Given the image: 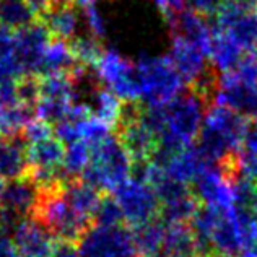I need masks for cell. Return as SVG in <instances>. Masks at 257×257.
<instances>
[{"instance_id": "obj_1", "label": "cell", "mask_w": 257, "mask_h": 257, "mask_svg": "<svg viewBox=\"0 0 257 257\" xmlns=\"http://www.w3.org/2000/svg\"><path fill=\"white\" fill-rule=\"evenodd\" d=\"M170 131L186 144H194L205 122L207 109L184 86L163 104Z\"/></svg>"}, {"instance_id": "obj_2", "label": "cell", "mask_w": 257, "mask_h": 257, "mask_svg": "<svg viewBox=\"0 0 257 257\" xmlns=\"http://www.w3.org/2000/svg\"><path fill=\"white\" fill-rule=\"evenodd\" d=\"M78 249L82 257H140L128 226H93Z\"/></svg>"}, {"instance_id": "obj_3", "label": "cell", "mask_w": 257, "mask_h": 257, "mask_svg": "<svg viewBox=\"0 0 257 257\" xmlns=\"http://www.w3.org/2000/svg\"><path fill=\"white\" fill-rule=\"evenodd\" d=\"M112 194L122 208L128 228L144 225L158 216L161 204L152 186L137 184L128 179L117 189H114Z\"/></svg>"}, {"instance_id": "obj_4", "label": "cell", "mask_w": 257, "mask_h": 257, "mask_svg": "<svg viewBox=\"0 0 257 257\" xmlns=\"http://www.w3.org/2000/svg\"><path fill=\"white\" fill-rule=\"evenodd\" d=\"M144 96L148 104H165L181 90L182 78L170 59H150L140 65Z\"/></svg>"}, {"instance_id": "obj_5", "label": "cell", "mask_w": 257, "mask_h": 257, "mask_svg": "<svg viewBox=\"0 0 257 257\" xmlns=\"http://www.w3.org/2000/svg\"><path fill=\"white\" fill-rule=\"evenodd\" d=\"M39 194L41 186L28 173L7 182L0 194V205L4 212H9L22 220H28L38 204Z\"/></svg>"}, {"instance_id": "obj_6", "label": "cell", "mask_w": 257, "mask_h": 257, "mask_svg": "<svg viewBox=\"0 0 257 257\" xmlns=\"http://www.w3.org/2000/svg\"><path fill=\"white\" fill-rule=\"evenodd\" d=\"M30 145L25 131L0 137V178L12 181L30 173Z\"/></svg>"}, {"instance_id": "obj_7", "label": "cell", "mask_w": 257, "mask_h": 257, "mask_svg": "<svg viewBox=\"0 0 257 257\" xmlns=\"http://www.w3.org/2000/svg\"><path fill=\"white\" fill-rule=\"evenodd\" d=\"M221 104L238 112L247 120L257 119V85L246 83L231 73L223 78Z\"/></svg>"}, {"instance_id": "obj_8", "label": "cell", "mask_w": 257, "mask_h": 257, "mask_svg": "<svg viewBox=\"0 0 257 257\" xmlns=\"http://www.w3.org/2000/svg\"><path fill=\"white\" fill-rule=\"evenodd\" d=\"M56 239L35 220H25L13 231V247L20 257H51Z\"/></svg>"}, {"instance_id": "obj_9", "label": "cell", "mask_w": 257, "mask_h": 257, "mask_svg": "<svg viewBox=\"0 0 257 257\" xmlns=\"http://www.w3.org/2000/svg\"><path fill=\"white\" fill-rule=\"evenodd\" d=\"M221 83H223L221 70L210 57H207L205 64L189 80L186 88L204 104V107L208 112L212 107L216 106V101L220 99Z\"/></svg>"}, {"instance_id": "obj_10", "label": "cell", "mask_w": 257, "mask_h": 257, "mask_svg": "<svg viewBox=\"0 0 257 257\" xmlns=\"http://www.w3.org/2000/svg\"><path fill=\"white\" fill-rule=\"evenodd\" d=\"M166 225L158 216L152 221H147L144 225L131 228L132 238L135 242L140 257H155L161 249L166 233Z\"/></svg>"}, {"instance_id": "obj_11", "label": "cell", "mask_w": 257, "mask_h": 257, "mask_svg": "<svg viewBox=\"0 0 257 257\" xmlns=\"http://www.w3.org/2000/svg\"><path fill=\"white\" fill-rule=\"evenodd\" d=\"M38 22L28 0H0V26L7 31H22Z\"/></svg>"}, {"instance_id": "obj_12", "label": "cell", "mask_w": 257, "mask_h": 257, "mask_svg": "<svg viewBox=\"0 0 257 257\" xmlns=\"http://www.w3.org/2000/svg\"><path fill=\"white\" fill-rule=\"evenodd\" d=\"M208 54L220 70L233 73L246 52L225 33H220V35L212 36L210 44H208Z\"/></svg>"}, {"instance_id": "obj_13", "label": "cell", "mask_w": 257, "mask_h": 257, "mask_svg": "<svg viewBox=\"0 0 257 257\" xmlns=\"http://www.w3.org/2000/svg\"><path fill=\"white\" fill-rule=\"evenodd\" d=\"M204 52L205 51L199 49V47L176 43L170 60L174 65L176 72L179 73V77L182 80H186V82H189V80L202 69V65L205 64L207 57L204 56Z\"/></svg>"}, {"instance_id": "obj_14", "label": "cell", "mask_w": 257, "mask_h": 257, "mask_svg": "<svg viewBox=\"0 0 257 257\" xmlns=\"http://www.w3.org/2000/svg\"><path fill=\"white\" fill-rule=\"evenodd\" d=\"M200 205H202L200 200L195 197L194 194L186 195V197H182V199L161 204L158 218L163 221L166 226L189 223L192 220V216L195 215V212L199 210Z\"/></svg>"}, {"instance_id": "obj_15", "label": "cell", "mask_w": 257, "mask_h": 257, "mask_svg": "<svg viewBox=\"0 0 257 257\" xmlns=\"http://www.w3.org/2000/svg\"><path fill=\"white\" fill-rule=\"evenodd\" d=\"M94 226H103V228L127 226L124 212L112 192H104L103 197H101L99 205L96 208V212H94Z\"/></svg>"}, {"instance_id": "obj_16", "label": "cell", "mask_w": 257, "mask_h": 257, "mask_svg": "<svg viewBox=\"0 0 257 257\" xmlns=\"http://www.w3.org/2000/svg\"><path fill=\"white\" fill-rule=\"evenodd\" d=\"M17 101L36 109L41 101V78L35 73H25L20 77L17 80Z\"/></svg>"}, {"instance_id": "obj_17", "label": "cell", "mask_w": 257, "mask_h": 257, "mask_svg": "<svg viewBox=\"0 0 257 257\" xmlns=\"http://www.w3.org/2000/svg\"><path fill=\"white\" fill-rule=\"evenodd\" d=\"M225 0H189V7L204 17H216Z\"/></svg>"}, {"instance_id": "obj_18", "label": "cell", "mask_w": 257, "mask_h": 257, "mask_svg": "<svg viewBox=\"0 0 257 257\" xmlns=\"http://www.w3.org/2000/svg\"><path fill=\"white\" fill-rule=\"evenodd\" d=\"M51 257H82L80 255V249L77 244L67 241H56L52 246Z\"/></svg>"}, {"instance_id": "obj_19", "label": "cell", "mask_w": 257, "mask_h": 257, "mask_svg": "<svg viewBox=\"0 0 257 257\" xmlns=\"http://www.w3.org/2000/svg\"><path fill=\"white\" fill-rule=\"evenodd\" d=\"M51 5H62V4H70V2H75V0H47Z\"/></svg>"}, {"instance_id": "obj_20", "label": "cell", "mask_w": 257, "mask_h": 257, "mask_svg": "<svg viewBox=\"0 0 257 257\" xmlns=\"http://www.w3.org/2000/svg\"><path fill=\"white\" fill-rule=\"evenodd\" d=\"M251 52H252V56H254V57L257 59V43H255V46L252 47V51H251Z\"/></svg>"}, {"instance_id": "obj_21", "label": "cell", "mask_w": 257, "mask_h": 257, "mask_svg": "<svg viewBox=\"0 0 257 257\" xmlns=\"http://www.w3.org/2000/svg\"><path fill=\"white\" fill-rule=\"evenodd\" d=\"M157 2H160L161 5H165V4H166V0H157Z\"/></svg>"}]
</instances>
